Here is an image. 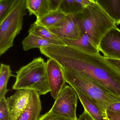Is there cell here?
<instances>
[{"mask_svg": "<svg viewBox=\"0 0 120 120\" xmlns=\"http://www.w3.org/2000/svg\"><path fill=\"white\" fill-rule=\"evenodd\" d=\"M77 3L83 8L89 5L92 3L96 2L95 0H75Z\"/></svg>", "mask_w": 120, "mask_h": 120, "instance_id": "83f0119b", "label": "cell"}, {"mask_svg": "<svg viewBox=\"0 0 120 120\" xmlns=\"http://www.w3.org/2000/svg\"><path fill=\"white\" fill-rule=\"evenodd\" d=\"M34 91L28 89L17 90L6 99L10 120H15L25 110L31 101Z\"/></svg>", "mask_w": 120, "mask_h": 120, "instance_id": "9c48e42d", "label": "cell"}, {"mask_svg": "<svg viewBox=\"0 0 120 120\" xmlns=\"http://www.w3.org/2000/svg\"><path fill=\"white\" fill-rule=\"evenodd\" d=\"M72 86L75 90L85 110L87 111L94 120H109L107 113L104 112L92 99L76 87Z\"/></svg>", "mask_w": 120, "mask_h": 120, "instance_id": "8fae6325", "label": "cell"}, {"mask_svg": "<svg viewBox=\"0 0 120 120\" xmlns=\"http://www.w3.org/2000/svg\"><path fill=\"white\" fill-rule=\"evenodd\" d=\"M109 120H120V113L106 111Z\"/></svg>", "mask_w": 120, "mask_h": 120, "instance_id": "4316f807", "label": "cell"}, {"mask_svg": "<svg viewBox=\"0 0 120 120\" xmlns=\"http://www.w3.org/2000/svg\"><path fill=\"white\" fill-rule=\"evenodd\" d=\"M39 51L63 68L82 73L120 97V72L99 53H89L73 46L58 45L42 48Z\"/></svg>", "mask_w": 120, "mask_h": 120, "instance_id": "6da1fadb", "label": "cell"}, {"mask_svg": "<svg viewBox=\"0 0 120 120\" xmlns=\"http://www.w3.org/2000/svg\"><path fill=\"white\" fill-rule=\"evenodd\" d=\"M50 10H59L62 0H48Z\"/></svg>", "mask_w": 120, "mask_h": 120, "instance_id": "cb8c5ba5", "label": "cell"}, {"mask_svg": "<svg viewBox=\"0 0 120 120\" xmlns=\"http://www.w3.org/2000/svg\"><path fill=\"white\" fill-rule=\"evenodd\" d=\"M40 94L34 90L31 101L25 110L15 120H38L41 110Z\"/></svg>", "mask_w": 120, "mask_h": 120, "instance_id": "4fadbf2b", "label": "cell"}, {"mask_svg": "<svg viewBox=\"0 0 120 120\" xmlns=\"http://www.w3.org/2000/svg\"><path fill=\"white\" fill-rule=\"evenodd\" d=\"M98 48L105 57L120 60V30L117 26L103 36Z\"/></svg>", "mask_w": 120, "mask_h": 120, "instance_id": "52a82bcc", "label": "cell"}, {"mask_svg": "<svg viewBox=\"0 0 120 120\" xmlns=\"http://www.w3.org/2000/svg\"><path fill=\"white\" fill-rule=\"evenodd\" d=\"M0 120H10V113L6 98L0 99Z\"/></svg>", "mask_w": 120, "mask_h": 120, "instance_id": "7402d4cb", "label": "cell"}, {"mask_svg": "<svg viewBox=\"0 0 120 120\" xmlns=\"http://www.w3.org/2000/svg\"><path fill=\"white\" fill-rule=\"evenodd\" d=\"M23 50L27 51L34 48H49L55 45L50 41L31 34H29L22 41Z\"/></svg>", "mask_w": 120, "mask_h": 120, "instance_id": "ac0fdd59", "label": "cell"}, {"mask_svg": "<svg viewBox=\"0 0 120 120\" xmlns=\"http://www.w3.org/2000/svg\"><path fill=\"white\" fill-rule=\"evenodd\" d=\"M25 0H15L8 14L0 22V56L13 46V41L23 25L27 15Z\"/></svg>", "mask_w": 120, "mask_h": 120, "instance_id": "5b68a950", "label": "cell"}, {"mask_svg": "<svg viewBox=\"0 0 120 120\" xmlns=\"http://www.w3.org/2000/svg\"><path fill=\"white\" fill-rule=\"evenodd\" d=\"M28 32L50 41L55 45H66L60 38L50 31L48 28L36 22L31 25Z\"/></svg>", "mask_w": 120, "mask_h": 120, "instance_id": "5bb4252c", "label": "cell"}, {"mask_svg": "<svg viewBox=\"0 0 120 120\" xmlns=\"http://www.w3.org/2000/svg\"><path fill=\"white\" fill-rule=\"evenodd\" d=\"M46 69L51 95L55 99L66 82L62 67L56 61L49 58L46 62Z\"/></svg>", "mask_w": 120, "mask_h": 120, "instance_id": "ba28073f", "label": "cell"}, {"mask_svg": "<svg viewBox=\"0 0 120 120\" xmlns=\"http://www.w3.org/2000/svg\"><path fill=\"white\" fill-rule=\"evenodd\" d=\"M67 15L60 10L50 11L43 17L36 19L35 22L49 29L59 24L64 19Z\"/></svg>", "mask_w": 120, "mask_h": 120, "instance_id": "2e32d148", "label": "cell"}, {"mask_svg": "<svg viewBox=\"0 0 120 120\" xmlns=\"http://www.w3.org/2000/svg\"><path fill=\"white\" fill-rule=\"evenodd\" d=\"M106 111L120 113V102L115 103L110 105Z\"/></svg>", "mask_w": 120, "mask_h": 120, "instance_id": "484cf974", "label": "cell"}, {"mask_svg": "<svg viewBox=\"0 0 120 120\" xmlns=\"http://www.w3.org/2000/svg\"><path fill=\"white\" fill-rule=\"evenodd\" d=\"M48 29L60 38L75 39L81 36L80 30L73 15L70 14L67 15L64 19L57 26Z\"/></svg>", "mask_w": 120, "mask_h": 120, "instance_id": "30bf717a", "label": "cell"}, {"mask_svg": "<svg viewBox=\"0 0 120 120\" xmlns=\"http://www.w3.org/2000/svg\"><path fill=\"white\" fill-rule=\"evenodd\" d=\"M38 120H73L64 117L53 115L48 112L39 117Z\"/></svg>", "mask_w": 120, "mask_h": 120, "instance_id": "603a6c76", "label": "cell"}, {"mask_svg": "<svg viewBox=\"0 0 120 120\" xmlns=\"http://www.w3.org/2000/svg\"><path fill=\"white\" fill-rule=\"evenodd\" d=\"M81 36L77 39L61 38L66 45L75 47L85 52L97 54L99 53L98 46L94 43L89 36L84 32L80 31Z\"/></svg>", "mask_w": 120, "mask_h": 120, "instance_id": "7c38bea8", "label": "cell"}, {"mask_svg": "<svg viewBox=\"0 0 120 120\" xmlns=\"http://www.w3.org/2000/svg\"><path fill=\"white\" fill-rule=\"evenodd\" d=\"M73 16L80 31L86 33L98 47L103 36L116 26L115 20L96 2Z\"/></svg>", "mask_w": 120, "mask_h": 120, "instance_id": "7a4b0ae2", "label": "cell"}, {"mask_svg": "<svg viewBox=\"0 0 120 120\" xmlns=\"http://www.w3.org/2000/svg\"><path fill=\"white\" fill-rule=\"evenodd\" d=\"M77 120H95L89 114V113L85 110L84 112L80 116Z\"/></svg>", "mask_w": 120, "mask_h": 120, "instance_id": "f1b7e54d", "label": "cell"}, {"mask_svg": "<svg viewBox=\"0 0 120 120\" xmlns=\"http://www.w3.org/2000/svg\"><path fill=\"white\" fill-rule=\"evenodd\" d=\"M105 58L107 62L120 72V60L106 57H105Z\"/></svg>", "mask_w": 120, "mask_h": 120, "instance_id": "d4e9b609", "label": "cell"}, {"mask_svg": "<svg viewBox=\"0 0 120 120\" xmlns=\"http://www.w3.org/2000/svg\"><path fill=\"white\" fill-rule=\"evenodd\" d=\"M25 1L30 15H34L36 19L43 17L50 11L48 0H25Z\"/></svg>", "mask_w": 120, "mask_h": 120, "instance_id": "9a60e30c", "label": "cell"}, {"mask_svg": "<svg viewBox=\"0 0 120 120\" xmlns=\"http://www.w3.org/2000/svg\"><path fill=\"white\" fill-rule=\"evenodd\" d=\"M62 68L66 82L89 96L105 112L110 105L120 102V97L87 75L77 71Z\"/></svg>", "mask_w": 120, "mask_h": 120, "instance_id": "3957f363", "label": "cell"}, {"mask_svg": "<svg viewBox=\"0 0 120 120\" xmlns=\"http://www.w3.org/2000/svg\"><path fill=\"white\" fill-rule=\"evenodd\" d=\"M101 8L115 20L120 24V0H95Z\"/></svg>", "mask_w": 120, "mask_h": 120, "instance_id": "e0dca14e", "label": "cell"}, {"mask_svg": "<svg viewBox=\"0 0 120 120\" xmlns=\"http://www.w3.org/2000/svg\"><path fill=\"white\" fill-rule=\"evenodd\" d=\"M15 0H0V22L8 14Z\"/></svg>", "mask_w": 120, "mask_h": 120, "instance_id": "44dd1931", "label": "cell"}, {"mask_svg": "<svg viewBox=\"0 0 120 120\" xmlns=\"http://www.w3.org/2000/svg\"><path fill=\"white\" fill-rule=\"evenodd\" d=\"M13 90L28 89L35 90L40 95L50 92L46 73V62L41 57L33 59L16 72Z\"/></svg>", "mask_w": 120, "mask_h": 120, "instance_id": "277c9868", "label": "cell"}, {"mask_svg": "<svg viewBox=\"0 0 120 120\" xmlns=\"http://www.w3.org/2000/svg\"><path fill=\"white\" fill-rule=\"evenodd\" d=\"M77 95L72 86L65 85L55 100L48 112L53 115L73 120H77L76 109Z\"/></svg>", "mask_w": 120, "mask_h": 120, "instance_id": "8992f818", "label": "cell"}, {"mask_svg": "<svg viewBox=\"0 0 120 120\" xmlns=\"http://www.w3.org/2000/svg\"><path fill=\"white\" fill-rule=\"evenodd\" d=\"M83 8L75 0H62L59 10L66 15H74L81 11Z\"/></svg>", "mask_w": 120, "mask_h": 120, "instance_id": "ffe728a7", "label": "cell"}, {"mask_svg": "<svg viewBox=\"0 0 120 120\" xmlns=\"http://www.w3.org/2000/svg\"><path fill=\"white\" fill-rule=\"evenodd\" d=\"M14 76L12 74L10 67L8 65L1 64L0 70V99L6 98L5 95L8 91L7 84L9 78Z\"/></svg>", "mask_w": 120, "mask_h": 120, "instance_id": "d6986e66", "label": "cell"}]
</instances>
